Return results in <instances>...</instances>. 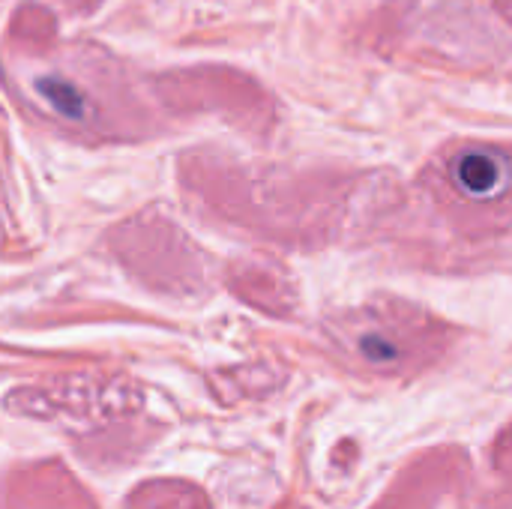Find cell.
I'll list each match as a JSON object with an SVG mask.
<instances>
[{"label": "cell", "instance_id": "obj_1", "mask_svg": "<svg viewBox=\"0 0 512 509\" xmlns=\"http://www.w3.org/2000/svg\"><path fill=\"white\" fill-rule=\"evenodd\" d=\"M456 177L468 192L489 195V192H495V186L504 183V162L498 156H489V153H468L459 162Z\"/></svg>", "mask_w": 512, "mask_h": 509}]
</instances>
